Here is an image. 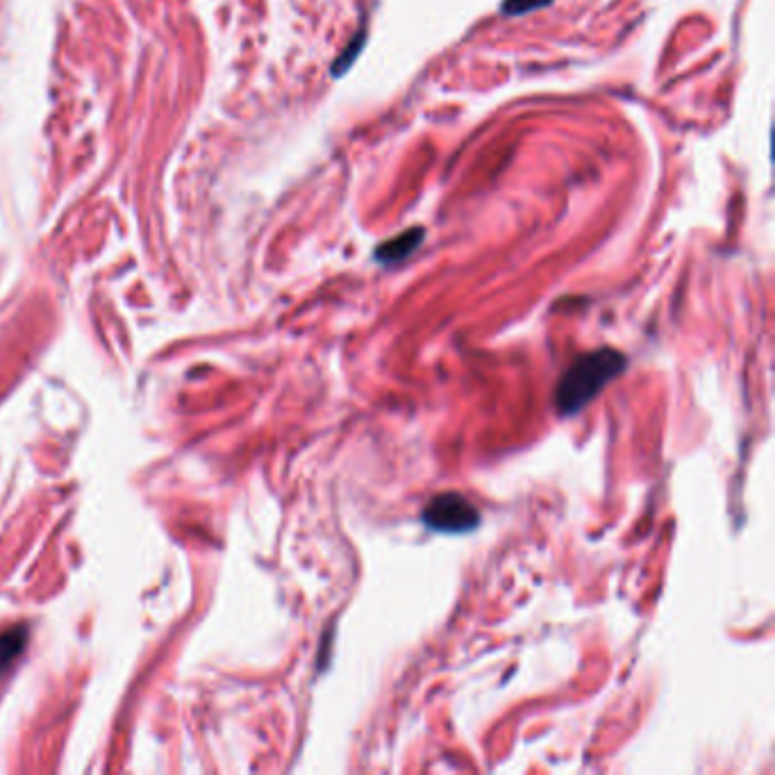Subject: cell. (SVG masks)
Returning <instances> with one entry per match:
<instances>
[{
  "label": "cell",
  "mask_w": 775,
  "mask_h": 775,
  "mask_svg": "<svg viewBox=\"0 0 775 775\" xmlns=\"http://www.w3.org/2000/svg\"><path fill=\"white\" fill-rule=\"evenodd\" d=\"M628 369V357L616 348H598L580 355L564 371L555 389V407L560 416H573L585 410L600 391Z\"/></svg>",
  "instance_id": "obj_1"
},
{
  "label": "cell",
  "mask_w": 775,
  "mask_h": 775,
  "mask_svg": "<svg viewBox=\"0 0 775 775\" xmlns=\"http://www.w3.org/2000/svg\"><path fill=\"white\" fill-rule=\"evenodd\" d=\"M423 523L444 535H464L478 528L480 512L466 496L457 491H444L425 505Z\"/></svg>",
  "instance_id": "obj_2"
},
{
  "label": "cell",
  "mask_w": 775,
  "mask_h": 775,
  "mask_svg": "<svg viewBox=\"0 0 775 775\" xmlns=\"http://www.w3.org/2000/svg\"><path fill=\"white\" fill-rule=\"evenodd\" d=\"M423 237L425 232L423 228H410L405 232H400V235H396L394 239L385 241V244H380L378 248H375V260H378L380 264H398L410 257L416 248H419L423 244Z\"/></svg>",
  "instance_id": "obj_3"
},
{
  "label": "cell",
  "mask_w": 775,
  "mask_h": 775,
  "mask_svg": "<svg viewBox=\"0 0 775 775\" xmlns=\"http://www.w3.org/2000/svg\"><path fill=\"white\" fill-rule=\"evenodd\" d=\"M25 644H28V628H23V625H16L5 635H0V673L12 669V664L25 650Z\"/></svg>",
  "instance_id": "obj_4"
},
{
  "label": "cell",
  "mask_w": 775,
  "mask_h": 775,
  "mask_svg": "<svg viewBox=\"0 0 775 775\" xmlns=\"http://www.w3.org/2000/svg\"><path fill=\"white\" fill-rule=\"evenodd\" d=\"M364 44H366V30L362 28V30H360V35H355V37H353V41H350L348 48L344 50V53H341V55L337 57V62L332 64V75H335V78H341V75H344V73L350 69V66L355 64L357 55L362 53Z\"/></svg>",
  "instance_id": "obj_5"
},
{
  "label": "cell",
  "mask_w": 775,
  "mask_h": 775,
  "mask_svg": "<svg viewBox=\"0 0 775 775\" xmlns=\"http://www.w3.org/2000/svg\"><path fill=\"white\" fill-rule=\"evenodd\" d=\"M546 5H550V0H503L500 10H503L505 16H521Z\"/></svg>",
  "instance_id": "obj_6"
}]
</instances>
